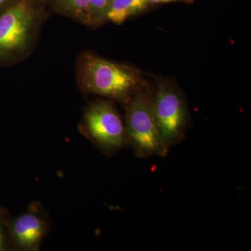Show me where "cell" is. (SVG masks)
Listing matches in <instances>:
<instances>
[{"instance_id": "obj_1", "label": "cell", "mask_w": 251, "mask_h": 251, "mask_svg": "<svg viewBox=\"0 0 251 251\" xmlns=\"http://www.w3.org/2000/svg\"><path fill=\"white\" fill-rule=\"evenodd\" d=\"M46 5L44 0H15L0 14V66L30 55L46 19Z\"/></svg>"}, {"instance_id": "obj_2", "label": "cell", "mask_w": 251, "mask_h": 251, "mask_svg": "<svg viewBox=\"0 0 251 251\" xmlns=\"http://www.w3.org/2000/svg\"><path fill=\"white\" fill-rule=\"evenodd\" d=\"M77 80L85 93L108 97L127 105L139 87L140 73L126 64L84 51L77 61Z\"/></svg>"}, {"instance_id": "obj_3", "label": "cell", "mask_w": 251, "mask_h": 251, "mask_svg": "<svg viewBox=\"0 0 251 251\" xmlns=\"http://www.w3.org/2000/svg\"><path fill=\"white\" fill-rule=\"evenodd\" d=\"M153 102V98L148 92L140 91L126 105L125 126L128 144L138 158L164 157L168 153L157 127Z\"/></svg>"}, {"instance_id": "obj_4", "label": "cell", "mask_w": 251, "mask_h": 251, "mask_svg": "<svg viewBox=\"0 0 251 251\" xmlns=\"http://www.w3.org/2000/svg\"><path fill=\"white\" fill-rule=\"evenodd\" d=\"M153 105L160 136L169 151L182 141L187 131L188 114L186 102L176 86L167 81H161Z\"/></svg>"}, {"instance_id": "obj_5", "label": "cell", "mask_w": 251, "mask_h": 251, "mask_svg": "<svg viewBox=\"0 0 251 251\" xmlns=\"http://www.w3.org/2000/svg\"><path fill=\"white\" fill-rule=\"evenodd\" d=\"M82 130L104 153H114L128 144L126 130L113 104L99 100L86 108Z\"/></svg>"}, {"instance_id": "obj_6", "label": "cell", "mask_w": 251, "mask_h": 251, "mask_svg": "<svg viewBox=\"0 0 251 251\" xmlns=\"http://www.w3.org/2000/svg\"><path fill=\"white\" fill-rule=\"evenodd\" d=\"M49 230V225L37 204L25 212L9 220L8 238L9 245L17 250L36 251Z\"/></svg>"}, {"instance_id": "obj_7", "label": "cell", "mask_w": 251, "mask_h": 251, "mask_svg": "<svg viewBox=\"0 0 251 251\" xmlns=\"http://www.w3.org/2000/svg\"><path fill=\"white\" fill-rule=\"evenodd\" d=\"M46 4L57 14L89 26L90 0H44Z\"/></svg>"}, {"instance_id": "obj_8", "label": "cell", "mask_w": 251, "mask_h": 251, "mask_svg": "<svg viewBox=\"0 0 251 251\" xmlns=\"http://www.w3.org/2000/svg\"><path fill=\"white\" fill-rule=\"evenodd\" d=\"M149 4L148 0H112L106 21L122 25L128 18L146 9Z\"/></svg>"}, {"instance_id": "obj_9", "label": "cell", "mask_w": 251, "mask_h": 251, "mask_svg": "<svg viewBox=\"0 0 251 251\" xmlns=\"http://www.w3.org/2000/svg\"><path fill=\"white\" fill-rule=\"evenodd\" d=\"M112 0H90L89 6V27L97 28L106 21L107 13Z\"/></svg>"}, {"instance_id": "obj_10", "label": "cell", "mask_w": 251, "mask_h": 251, "mask_svg": "<svg viewBox=\"0 0 251 251\" xmlns=\"http://www.w3.org/2000/svg\"><path fill=\"white\" fill-rule=\"evenodd\" d=\"M9 221L7 211L0 208V251H7L10 246L8 238Z\"/></svg>"}, {"instance_id": "obj_11", "label": "cell", "mask_w": 251, "mask_h": 251, "mask_svg": "<svg viewBox=\"0 0 251 251\" xmlns=\"http://www.w3.org/2000/svg\"><path fill=\"white\" fill-rule=\"evenodd\" d=\"M14 1L15 0H0V14L7 9Z\"/></svg>"}, {"instance_id": "obj_12", "label": "cell", "mask_w": 251, "mask_h": 251, "mask_svg": "<svg viewBox=\"0 0 251 251\" xmlns=\"http://www.w3.org/2000/svg\"><path fill=\"white\" fill-rule=\"evenodd\" d=\"M184 0H148L149 4H166V3L177 2Z\"/></svg>"}]
</instances>
